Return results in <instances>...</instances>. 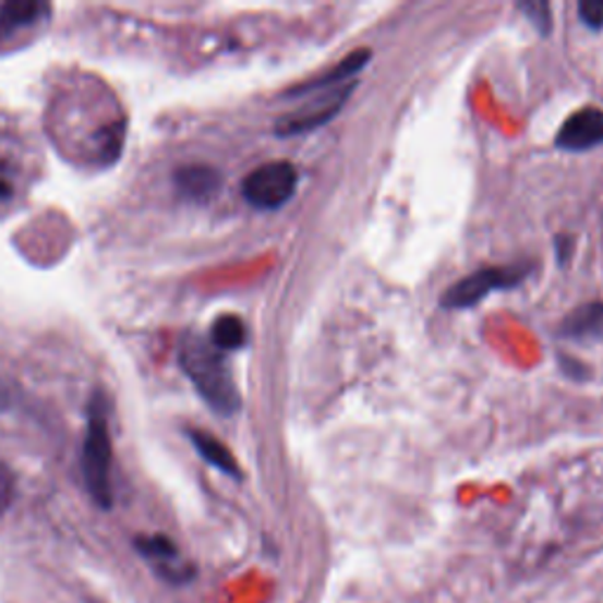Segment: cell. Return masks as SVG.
Listing matches in <instances>:
<instances>
[{"instance_id": "8992f818", "label": "cell", "mask_w": 603, "mask_h": 603, "mask_svg": "<svg viewBox=\"0 0 603 603\" xmlns=\"http://www.w3.org/2000/svg\"><path fill=\"white\" fill-rule=\"evenodd\" d=\"M556 144L568 152H584L603 144V109H580L562 125Z\"/></svg>"}, {"instance_id": "5bb4252c", "label": "cell", "mask_w": 603, "mask_h": 603, "mask_svg": "<svg viewBox=\"0 0 603 603\" xmlns=\"http://www.w3.org/2000/svg\"><path fill=\"white\" fill-rule=\"evenodd\" d=\"M580 17L587 26L601 28L603 26V0H582Z\"/></svg>"}, {"instance_id": "277c9868", "label": "cell", "mask_w": 603, "mask_h": 603, "mask_svg": "<svg viewBox=\"0 0 603 603\" xmlns=\"http://www.w3.org/2000/svg\"><path fill=\"white\" fill-rule=\"evenodd\" d=\"M526 272L521 269H481L472 276L462 278V281L448 288V292L441 298V304L446 309H465V306H474L483 298H489L493 290H503L517 286Z\"/></svg>"}, {"instance_id": "5b68a950", "label": "cell", "mask_w": 603, "mask_h": 603, "mask_svg": "<svg viewBox=\"0 0 603 603\" xmlns=\"http://www.w3.org/2000/svg\"><path fill=\"white\" fill-rule=\"evenodd\" d=\"M349 93L351 87H340V91H330L312 101H306L300 111L290 113L284 121H278L276 125L278 135H300V132H306L330 121L333 116L342 109Z\"/></svg>"}, {"instance_id": "8fae6325", "label": "cell", "mask_w": 603, "mask_h": 603, "mask_svg": "<svg viewBox=\"0 0 603 603\" xmlns=\"http://www.w3.org/2000/svg\"><path fill=\"white\" fill-rule=\"evenodd\" d=\"M248 330L239 316H219L210 328V345L219 351H233L245 345Z\"/></svg>"}, {"instance_id": "7a4b0ae2", "label": "cell", "mask_w": 603, "mask_h": 603, "mask_svg": "<svg viewBox=\"0 0 603 603\" xmlns=\"http://www.w3.org/2000/svg\"><path fill=\"white\" fill-rule=\"evenodd\" d=\"M109 406L105 396L95 394L91 408H87V430H85V444H83V477L91 491L93 499L109 509L111 507V436H109Z\"/></svg>"}, {"instance_id": "9a60e30c", "label": "cell", "mask_w": 603, "mask_h": 603, "mask_svg": "<svg viewBox=\"0 0 603 603\" xmlns=\"http://www.w3.org/2000/svg\"><path fill=\"white\" fill-rule=\"evenodd\" d=\"M8 406V391L3 389V385H0V410H3Z\"/></svg>"}, {"instance_id": "4fadbf2b", "label": "cell", "mask_w": 603, "mask_h": 603, "mask_svg": "<svg viewBox=\"0 0 603 603\" xmlns=\"http://www.w3.org/2000/svg\"><path fill=\"white\" fill-rule=\"evenodd\" d=\"M14 485H17V481H14V472L5 462H0V514H5L8 507L12 505Z\"/></svg>"}, {"instance_id": "9c48e42d", "label": "cell", "mask_w": 603, "mask_h": 603, "mask_svg": "<svg viewBox=\"0 0 603 603\" xmlns=\"http://www.w3.org/2000/svg\"><path fill=\"white\" fill-rule=\"evenodd\" d=\"M189 438L205 462H210L213 467L219 469V472H225L229 477H239V462L233 460L231 450L222 444V441H217L215 436L196 430L189 432Z\"/></svg>"}, {"instance_id": "3957f363", "label": "cell", "mask_w": 603, "mask_h": 603, "mask_svg": "<svg viewBox=\"0 0 603 603\" xmlns=\"http://www.w3.org/2000/svg\"><path fill=\"white\" fill-rule=\"evenodd\" d=\"M298 186V170L288 160H274L255 168L243 180V198L260 210L281 208Z\"/></svg>"}, {"instance_id": "30bf717a", "label": "cell", "mask_w": 603, "mask_h": 603, "mask_svg": "<svg viewBox=\"0 0 603 603\" xmlns=\"http://www.w3.org/2000/svg\"><path fill=\"white\" fill-rule=\"evenodd\" d=\"M174 182H178V186H180V191L184 196L194 198V201H205V198H210L215 191L219 189V174L213 168L189 166V168H182L178 172Z\"/></svg>"}, {"instance_id": "7c38bea8", "label": "cell", "mask_w": 603, "mask_h": 603, "mask_svg": "<svg viewBox=\"0 0 603 603\" xmlns=\"http://www.w3.org/2000/svg\"><path fill=\"white\" fill-rule=\"evenodd\" d=\"M137 547L146 556H154V558H174V556H178V550H174V544L168 538H164V535L144 538V540L137 542Z\"/></svg>"}, {"instance_id": "6da1fadb", "label": "cell", "mask_w": 603, "mask_h": 603, "mask_svg": "<svg viewBox=\"0 0 603 603\" xmlns=\"http://www.w3.org/2000/svg\"><path fill=\"white\" fill-rule=\"evenodd\" d=\"M180 363L205 403L222 415L237 413L241 408L239 389L233 385L229 365L219 354V349L210 345V340H203L198 335L184 337Z\"/></svg>"}, {"instance_id": "52a82bcc", "label": "cell", "mask_w": 603, "mask_h": 603, "mask_svg": "<svg viewBox=\"0 0 603 603\" xmlns=\"http://www.w3.org/2000/svg\"><path fill=\"white\" fill-rule=\"evenodd\" d=\"M48 5L32 3V0H12L0 8V43L8 40L24 28L36 26L43 17H46Z\"/></svg>"}, {"instance_id": "ba28073f", "label": "cell", "mask_w": 603, "mask_h": 603, "mask_svg": "<svg viewBox=\"0 0 603 603\" xmlns=\"http://www.w3.org/2000/svg\"><path fill=\"white\" fill-rule=\"evenodd\" d=\"M562 333L572 340H603V302H590L568 314Z\"/></svg>"}]
</instances>
